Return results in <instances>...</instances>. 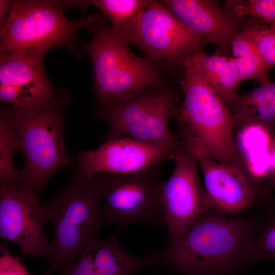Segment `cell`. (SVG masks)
<instances>
[{
	"label": "cell",
	"instance_id": "cell-1",
	"mask_svg": "<svg viewBox=\"0 0 275 275\" xmlns=\"http://www.w3.org/2000/svg\"><path fill=\"white\" fill-rule=\"evenodd\" d=\"M258 227L248 218L208 209L183 236L168 241L159 263L185 275L223 274L243 265Z\"/></svg>",
	"mask_w": 275,
	"mask_h": 275
},
{
	"label": "cell",
	"instance_id": "cell-2",
	"mask_svg": "<svg viewBox=\"0 0 275 275\" xmlns=\"http://www.w3.org/2000/svg\"><path fill=\"white\" fill-rule=\"evenodd\" d=\"M69 101L68 92L62 89L42 102L1 109L0 117L11 127L25 159L18 187L39 197L51 177L72 161L65 146L64 114Z\"/></svg>",
	"mask_w": 275,
	"mask_h": 275
},
{
	"label": "cell",
	"instance_id": "cell-3",
	"mask_svg": "<svg viewBox=\"0 0 275 275\" xmlns=\"http://www.w3.org/2000/svg\"><path fill=\"white\" fill-rule=\"evenodd\" d=\"M180 82L184 99L175 108L183 148L196 159L211 157L220 163L240 168L233 138L235 120L206 79L193 54L183 64Z\"/></svg>",
	"mask_w": 275,
	"mask_h": 275
},
{
	"label": "cell",
	"instance_id": "cell-4",
	"mask_svg": "<svg viewBox=\"0 0 275 275\" xmlns=\"http://www.w3.org/2000/svg\"><path fill=\"white\" fill-rule=\"evenodd\" d=\"M100 199L93 177L77 168L68 184L44 205L53 238L47 259L50 266L43 275H62L97 238L103 222Z\"/></svg>",
	"mask_w": 275,
	"mask_h": 275
},
{
	"label": "cell",
	"instance_id": "cell-5",
	"mask_svg": "<svg viewBox=\"0 0 275 275\" xmlns=\"http://www.w3.org/2000/svg\"><path fill=\"white\" fill-rule=\"evenodd\" d=\"M100 18L90 30L92 38L84 47L92 63L99 109L148 88L166 87L155 62L134 54Z\"/></svg>",
	"mask_w": 275,
	"mask_h": 275
},
{
	"label": "cell",
	"instance_id": "cell-6",
	"mask_svg": "<svg viewBox=\"0 0 275 275\" xmlns=\"http://www.w3.org/2000/svg\"><path fill=\"white\" fill-rule=\"evenodd\" d=\"M68 6L69 1H14L10 16L1 28V54L43 58L50 48L62 46L80 56L76 32L84 27L89 31L100 17L70 20L63 13Z\"/></svg>",
	"mask_w": 275,
	"mask_h": 275
},
{
	"label": "cell",
	"instance_id": "cell-7",
	"mask_svg": "<svg viewBox=\"0 0 275 275\" xmlns=\"http://www.w3.org/2000/svg\"><path fill=\"white\" fill-rule=\"evenodd\" d=\"M103 200V222L119 228L165 222L160 196L163 181L158 167L125 174L96 173L91 176Z\"/></svg>",
	"mask_w": 275,
	"mask_h": 275
},
{
	"label": "cell",
	"instance_id": "cell-8",
	"mask_svg": "<svg viewBox=\"0 0 275 275\" xmlns=\"http://www.w3.org/2000/svg\"><path fill=\"white\" fill-rule=\"evenodd\" d=\"M178 96L172 90L152 88L108 107L99 116L108 124L107 140L129 138L145 143L182 147L170 129L169 120Z\"/></svg>",
	"mask_w": 275,
	"mask_h": 275
},
{
	"label": "cell",
	"instance_id": "cell-9",
	"mask_svg": "<svg viewBox=\"0 0 275 275\" xmlns=\"http://www.w3.org/2000/svg\"><path fill=\"white\" fill-rule=\"evenodd\" d=\"M207 43L189 31L161 2L150 1L140 17L133 44L155 62L182 66Z\"/></svg>",
	"mask_w": 275,
	"mask_h": 275
},
{
	"label": "cell",
	"instance_id": "cell-10",
	"mask_svg": "<svg viewBox=\"0 0 275 275\" xmlns=\"http://www.w3.org/2000/svg\"><path fill=\"white\" fill-rule=\"evenodd\" d=\"M171 176L162 183L160 201L168 226V241L183 236L206 210V199L197 159L183 147L177 151Z\"/></svg>",
	"mask_w": 275,
	"mask_h": 275
},
{
	"label": "cell",
	"instance_id": "cell-11",
	"mask_svg": "<svg viewBox=\"0 0 275 275\" xmlns=\"http://www.w3.org/2000/svg\"><path fill=\"white\" fill-rule=\"evenodd\" d=\"M48 222L39 197L16 186H0V236L19 246L23 256L46 259L49 243L44 228Z\"/></svg>",
	"mask_w": 275,
	"mask_h": 275
},
{
	"label": "cell",
	"instance_id": "cell-12",
	"mask_svg": "<svg viewBox=\"0 0 275 275\" xmlns=\"http://www.w3.org/2000/svg\"><path fill=\"white\" fill-rule=\"evenodd\" d=\"M179 148L129 138L109 140L95 150L79 152L77 169L87 177L99 173H133L174 159Z\"/></svg>",
	"mask_w": 275,
	"mask_h": 275
},
{
	"label": "cell",
	"instance_id": "cell-13",
	"mask_svg": "<svg viewBox=\"0 0 275 275\" xmlns=\"http://www.w3.org/2000/svg\"><path fill=\"white\" fill-rule=\"evenodd\" d=\"M197 160L204 177L207 210L237 214L252 206L262 194L240 168L209 157Z\"/></svg>",
	"mask_w": 275,
	"mask_h": 275
},
{
	"label": "cell",
	"instance_id": "cell-14",
	"mask_svg": "<svg viewBox=\"0 0 275 275\" xmlns=\"http://www.w3.org/2000/svg\"><path fill=\"white\" fill-rule=\"evenodd\" d=\"M0 82L6 85L3 99L11 105L36 104L59 91L48 80L43 58L21 53L1 54Z\"/></svg>",
	"mask_w": 275,
	"mask_h": 275
},
{
	"label": "cell",
	"instance_id": "cell-15",
	"mask_svg": "<svg viewBox=\"0 0 275 275\" xmlns=\"http://www.w3.org/2000/svg\"><path fill=\"white\" fill-rule=\"evenodd\" d=\"M161 3L189 31L207 43L215 44L217 54L231 46L240 31L238 18L211 0H163Z\"/></svg>",
	"mask_w": 275,
	"mask_h": 275
},
{
	"label": "cell",
	"instance_id": "cell-16",
	"mask_svg": "<svg viewBox=\"0 0 275 275\" xmlns=\"http://www.w3.org/2000/svg\"><path fill=\"white\" fill-rule=\"evenodd\" d=\"M240 126L234 141L238 157L240 155L246 166L247 177L262 190L260 184L267 179L270 171L275 133L258 123H245Z\"/></svg>",
	"mask_w": 275,
	"mask_h": 275
},
{
	"label": "cell",
	"instance_id": "cell-17",
	"mask_svg": "<svg viewBox=\"0 0 275 275\" xmlns=\"http://www.w3.org/2000/svg\"><path fill=\"white\" fill-rule=\"evenodd\" d=\"M85 249L92 259L96 275H135L159 263V252L144 257L132 256L120 246L115 236L95 238Z\"/></svg>",
	"mask_w": 275,
	"mask_h": 275
},
{
	"label": "cell",
	"instance_id": "cell-18",
	"mask_svg": "<svg viewBox=\"0 0 275 275\" xmlns=\"http://www.w3.org/2000/svg\"><path fill=\"white\" fill-rule=\"evenodd\" d=\"M150 0H94L90 5L107 17L110 28L120 40L133 45L140 17Z\"/></svg>",
	"mask_w": 275,
	"mask_h": 275
},
{
	"label": "cell",
	"instance_id": "cell-19",
	"mask_svg": "<svg viewBox=\"0 0 275 275\" xmlns=\"http://www.w3.org/2000/svg\"><path fill=\"white\" fill-rule=\"evenodd\" d=\"M206 79L227 107L231 112L240 95L237 93L241 82L233 58Z\"/></svg>",
	"mask_w": 275,
	"mask_h": 275
},
{
	"label": "cell",
	"instance_id": "cell-20",
	"mask_svg": "<svg viewBox=\"0 0 275 275\" xmlns=\"http://www.w3.org/2000/svg\"><path fill=\"white\" fill-rule=\"evenodd\" d=\"M17 149L16 139L10 125L0 117V183L2 186H16L19 171L13 157Z\"/></svg>",
	"mask_w": 275,
	"mask_h": 275
},
{
	"label": "cell",
	"instance_id": "cell-21",
	"mask_svg": "<svg viewBox=\"0 0 275 275\" xmlns=\"http://www.w3.org/2000/svg\"><path fill=\"white\" fill-rule=\"evenodd\" d=\"M266 258H275V213L253 239L243 265L253 264Z\"/></svg>",
	"mask_w": 275,
	"mask_h": 275
},
{
	"label": "cell",
	"instance_id": "cell-22",
	"mask_svg": "<svg viewBox=\"0 0 275 275\" xmlns=\"http://www.w3.org/2000/svg\"><path fill=\"white\" fill-rule=\"evenodd\" d=\"M233 59L241 82L251 80L259 81L261 85L271 82L268 74L271 68L261 55L233 58Z\"/></svg>",
	"mask_w": 275,
	"mask_h": 275
},
{
	"label": "cell",
	"instance_id": "cell-23",
	"mask_svg": "<svg viewBox=\"0 0 275 275\" xmlns=\"http://www.w3.org/2000/svg\"><path fill=\"white\" fill-rule=\"evenodd\" d=\"M266 23L259 19L249 22L244 30L237 33L231 43L233 58L260 55L254 42L256 33Z\"/></svg>",
	"mask_w": 275,
	"mask_h": 275
},
{
	"label": "cell",
	"instance_id": "cell-24",
	"mask_svg": "<svg viewBox=\"0 0 275 275\" xmlns=\"http://www.w3.org/2000/svg\"><path fill=\"white\" fill-rule=\"evenodd\" d=\"M234 120L235 126L255 123L268 128L275 133V95Z\"/></svg>",
	"mask_w": 275,
	"mask_h": 275
},
{
	"label": "cell",
	"instance_id": "cell-25",
	"mask_svg": "<svg viewBox=\"0 0 275 275\" xmlns=\"http://www.w3.org/2000/svg\"><path fill=\"white\" fill-rule=\"evenodd\" d=\"M232 13L236 17L250 15L275 26V0H251L245 4L235 5Z\"/></svg>",
	"mask_w": 275,
	"mask_h": 275
},
{
	"label": "cell",
	"instance_id": "cell-26",
	"mask_svg": "<svg viewBox=\"0 0 275 275\" xmlns=\"http://www.w3.org/2000/svg\"><path fill=\"white\" fill-rule=\"evenodd\" d=\"M254 40L265 62L271 69L275 67V26L266 25L260 28L256 33Z\"/></svg>",
	"mask_w": 275,
	"mask_h": 275
},
{
	"label": "cell",
	"instance_id": "cell-27",
	"mask_svg": "<svg viewBox=\"0 0 275 275\" xmlns=\"http://www.w3.org/2000/svg\"><path fill=\"white\" fill-rule=\"evenodd\" d=\"M0 275H31L21 261L7 251L0 258Z\"/></svg>",
	"mask_w": 275,
	"mask_h": 275
},
{
	"label": "cell",
	"instance_id": "cell-28",
	"mask_svg": "<svg viewBox=\"0 0 275 275\" xmlns=\"http://www.w3.org/2000/svg\"><path fill=\"white\" fill-rule=\"evenodd\" d=\"M62 275H96L92 259L86 249Z\"/></svg>",
	"mask_w": 275,
	"mask_h": 275
},
{
	"label": "cell",
	"instance_id": "cell-29",
	"mask_svg": "<svg viewBox=\"0 0 275 275\" xmlns=\"http://www.w3.org/2000/svg\"><path fill=\"white\" fill-rule=\"evenodd\" d=\"M13 1H0V24L1 28L4 26L8 21L12 13L13 6Z\"/></svg>",
	"mask_w": 275,
	"mask_h": 275
},
{
	"label": "cell",
	"instance_id": "cell-30",
	"mask_svg": "<svg viewBox=\"0 0 275 275\" xmlns=\"http://www.w3.org/2000/svg\"><path fill=\"white\" fill-rule=\"evenodd\" d=\"M271 166L267 180H270L272 186L275 188V141L271 150Z\"/></svg>",
	"mask_w": 275,
	"mask_h": 275
}]
</instances>
